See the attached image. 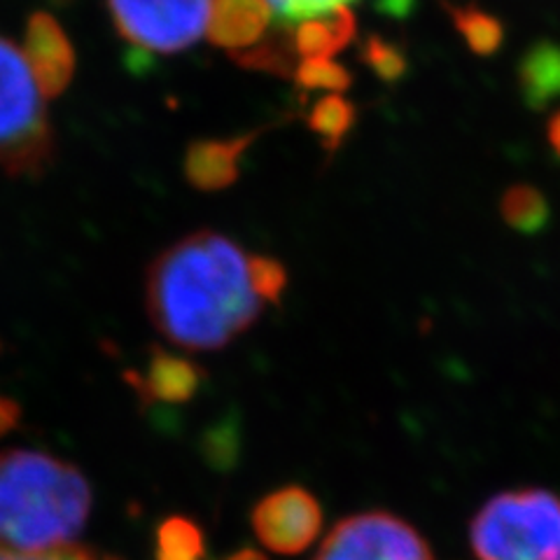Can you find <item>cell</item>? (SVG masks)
<instances>
[{"label": "cell", "mask_w": 560, "mask_h": 560, "mask_svg": "<svg viewBox=\"0 0 560 560\" xmlns=\"http://www.w3.org/2000/svg\"><path fill=\"white\" fill-rule=\"evenodd\" d=\"M267 3L276 16V22H283V28H290L302 22L318 20V16L343 10L350 3H358V0H267ZM413 3L416 0H376V8L383 14L405 20Z\"/></svg>", "instance_id": "15"}, {"label": "cell", "mask_w": 560, "mask_h": 560, "mask_svg": "<svg viewBox=\"0 0 560 560\" xmlns=\"http://www.w3.org/2000/svg\"><path fill=\"white\" fill-rule=\"evenodd\" d=\"M294 80L311 92L341 94L350 84V75L343 66L331 59H306L294 68Z\"/></svg>", "instance_id": "19"}, {"label": "cell", "mask_w": 560, "mask_h": 560, "mask_svg": "<svg viewBox=\"0 0 560 560\" xmlns=\"http://www.w3.org/2000/svg\"><path fill=\"white\" fill-rule=\"evenodd\" d=\"M547 140L553 150V154L560 160V110H556L547 125Z\"/></svg>", "instance_id": "24"}, {"label": "cell", "mask_w": 560, "mask_h": 560, "mask_svg": "<svg viewBox=\"0 0 560 560\" xmlns=\"http://www.w3.org/2000/svg\"><path fill=\"white\" fill-rule=\"evenodd\" d=\"M253 285L265 304H280L288 288V269L283 261L267 255H250Z\"/></svg>", "instance_id": "20"}, {"label": "cell", "mask_w": 560, "mask_h": 560, "mask_svg": "<svg viewBox=\"0 0 560 560\" xmlns=\"http://www.w3.org/2000/svg\"><path fill=\"white\" fill-rule=\"evenodd\" d=\"M203 370L185 355H173L168 350L154 348L145 372H129L127 381L143 405H185L195 399L203 385Z\"/></svg>", "instance_id": "9"}, {"label": "cell", "mask_w": 560, "mask_h": 560, "mask_svg": "<svg viewBox=\"0 0 560 560\" xmlns=\"http://www.w3.org/2000/svg\"><path fill=\"white\" fill-rule=\"evenodd\" d=\"M283 31L288 33V43L294 51L296 61L331 59L337 51H341L350 40H353L355 16L350 12V8H343L331 14L318 16V20H308Z\"/></svg>", "instance_id": "13"}, {"label": "cell", "mask_w": 560, "mask_h": 560, "mask_svg": "<svg viewBox=\"0 0 560 560\" xmlns=\"http://www.w3.org/2000/svg\"><path fill=\"white\" fill-rule=\"evenodd\" d=\"M500 215L514 232L523 236H537L549 226L551 206L535 185L518 183L502 195Z\"/></svg>", "instance_id": "14"}, {"label": "cell", "mask_w": 560, "mask_h": 560, "mask_svg": "<svg viewBox=\"0 0 560 560\" xmlns=\"http://www.w3.org/2000/svg\"><path fill=\"white\" fill-rule=\"evenodd\" d=\"M0 560H119L115 556L101 553L90 547H78L70 545L55 551H40V553H24V551H12L0 547Z\"/></svg>", "instance_id": "22"}, {"label": "cell", "mask_w": 560, "mask_h": 560, "mask_svg": "<svg viewBox=\"0 0 560 560\" xmlns=\"http://www.w3.org/2000/svg\"><path fill=\"white\" fill-rule=\"evenodd\" d=\"M201 525L187 516H168L154 533V560H203Z\"/></svg>", "instance_id": "16"}, {"label": "cell", "mask_w": 560, "mask_h": 560, "mask_svg": "<svg viewBox=\"0 0 560 560\" xmlns=\"http://www.w3.org/2000/svg\"><path fill=\"white\" fill-rule=\"evenodd\" d=\"M265 306L253 285L250 253L210 230L168 245L145 273L150 323L171 343L195 353L236 341Z\"/></svg>", "instance_id": "1"}, {"label": "cell", "mask_w": 560, "mask_h": 560, "mask_svg": "<svg viewBox=\"0 0 560 560\" xmlns=\"http://www.w3.org/2000/svg\"><path fill=\"white\" fill-rule=\"evenodd\" d=\"M453 26L477 57H493L504 43V26L498 16L475 5H448Z\"/></svg>", "instance_id": "17"}, {"label": "cell", "mask_w": 560, "mask_h": 560, "mask_svg": "<svg viewBox=\"0 0 560 560\" xmlns=\"http://www.w3.org/2000/svg\"><path fill=\"white\" fill-rule=\"evenodd\" d=\"M113 24L136 51L168 57L201 40L210 0H108Z\"/></svg>", "instance_id": "5"}, {"label": "cell", "mask_w": 560, "mask_h": 560, "mask_svg": "<svg viewBox=\"0 0 560 560\" xmlns=\"http://www.w3.org/2000/svg\"><path fill=\"white\" fill-rule=\"evenodd\" d=\"M271 22L273 12L267 0H210L206 35L234 57L265 40Z\"/></svg>", "instance_id": "10"}, {"label": "cell", "mask_w": 560, "mask_h": 560, "mask_svg": "<svg viewBox=\"0 0 560 560\" xmlns=\"http://www.w3.org/2000/svg\"><path fill=\"white\" fill-rule=\"evenodd\" d=\"M222 560H267V556H261V553L255 551V549H241V551H236V553H232V556H226V558H222Z\"/></svg>", "instance_id": "25"}, {"label": "cell", "mask_w": 560, "mask_h": 560, "mask_svg": "<svg viewBox=\"0 0 560 560\" xmlns=\"http://www.w3.org/2000/svg\"><path fill=\"white\" fill-rule=\"evenodd\" d=\"M257 131L226 140H197L185 154V178L201 191L232 187L241 173V156L253 145Z\"/></svg>", "instance_id": "11"}, {"label": "cell", "mask_w": 560, "mask_h": 560, "mask_svg": "<svg viewBox=\"0 0 560 560\" xmlns=\"http://www.w3.org/2000/svg\"><path fill=\"white\" fill-rule=\"evenodd\" d=\"M45 101L22 47L0 35V168L14 178H40L55 162Z\"/></svg>", "instance_id": "4"}, {"label": "cell", "mask_w": 560, "mask_h": 560, "mask_svg": "<svg viewBox=\"0 0 560 560\" xmlns=\"http://www.w3.org/2000/svg\"><path fill=\"white\" fill-rule=\"evenodd\" d=\"M22 420V407L14 399L0 395V436L12 432Z\"/></svg>", "instance_id": "23"}, {"label": "cell", "mask_w": 560, "mask_h": 560, "mask_svg": "<svg viewBox=\"0 0 560 560\" xmlns=\"http://www.w3.org/2000/svg\"><path fill=\"white\" fill-rule=\"evenodd\" d=\"M364 61L370 63L376 70V73L388 82L401 78V75H405V70H407L405 55H401V51L395 45L383 43L378 38H372L370 43H366Z\"/></svg>", "instance_id": "21"}, {"label": "cell", "mask_w": 560, "mask_h": 560, "mask_svg": "<svg viewBox=\"0 0 560 560\" xmlns=\"http://www.w3.org/2000/svg\"><path fill=\"white\" fill-rule=\"evenodd\" d=\"M523 103L535 113H545L560 101V43L537 40L523 51L516 66Z\"/></svg>", "instance_id": "12"}, {"label": "cell", "mask_w": 560, "mask_h": 560, "mask_svg": "<svg viewBox=\"0 0 560 560\" xmlns=\"http://www.w3.org/2000/svg\"><path fill=\"white\" fill-rule=\"evenodd\" d=\"M355 125V108L341 94H327L318 105H315L308 127L320 136L327 150H337L341 140Z\"/></svg>", "instance_id": "18"}, {"label": "cell", "mask_w": 560, "mask_h": 560, "mask_svg": "<svg viewBox=\"0 0 560 560\" xmlns=\"http://www.w3.org/2000/svg\"><path fill=\"white\" fill-rule=\"evenodd\" d=\"M92 506V486L73 463L31 448L0 453V547L24 553L70 547Z\"/></svg>", "instance_id": "2"}, {"label": "cell", "mask_w": 560, "mask_h": 560, "mask_svg": "<svg viewBox=\"0 0 560 560\" xmlns=\"http://www.w3.org/2000/svg\"><path fill=\"white\" fill-rule=\"evenodd\" d=\"M24 57L45 98L61 96L75 75V49L55 16L35 12L24 31Z\"/></svg>", "instance_id": "8"}, {"label": "cell", "mask_w": 560, "mask_h": 560, "mask_svg": "<svg viewBox=\"0 0 560 560\" xmlns=\"http://www.w3.org/2000/svg\"><path fill=\"white\" fill-rule=\"evenodd\" d=\"M255 537L273 553L306 551L323 530V506L302 486L278 488L261 498L250 514Z\"/></svg>", "instance_id": "7"}, {"label": "cell", "mask_w": 560, "mask_h": 560, "mask_svg": "<svg viewBox=\"0 0 560 560\" xmlns=\"http://www.w3.org/2000/svg\"><path fill=\"white\" fill-rule=\"evenodd\" d=\"M313 560H434L425 537L390 512L341 518Z\"/></svg>", "instance_id": "6"}, {"label": "cell", "mask_w": 560, "mask_h": 560, "mask_svg": "<svg viewBox=\"0 0 560 560\" xmlns=\"http://www.w3.org/2000/svg\"><path fill=\"white\" fill-rule=\"evenodd\" d=\"M479 560H560V495L547 488L504 490L469 523Z\"/></svg>", "instance_id": "3"}]
</instances>
